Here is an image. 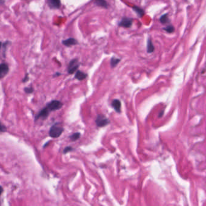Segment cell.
<instances>
[{
    "instance_id": "1",
    "label": "cell",
    "mask_w": 206,
    "mask_h": 206,
    "mask_svg": "<svg viewBox=\"0 0 206 206\" xmlns=\"http://www.w3.org/2000/svg\"><path fill=\"white\" fill-rule=\"evenodd\" d=\"M63 131V128L59 125V123H56L50 128L49 131V135L53 138H58L62 134Z\"/></svg>"
},
{
    "instance_id": "2",
    "label": "cell",
    "mask_w": 206,
    "mask_h": 206,
    "mask_svg": "<svg viewBox=\"0 0 206 206\" xmlns=\"http://www.w3.org/2000/svg\"><path fill=\"white\" fill-rule=\"evenodd\" d=\"M96 125L99 127H103L110 123V120L103 115H97L96 119Z\"/></svg>"
},
{
    "instance_id": "3",
    "label": "cell",
    "mask_w": 206,
    "mask_h": 206,
    "mask_svg": "<svg viewBox=\"0 0 206 206\" xmlns=\"http://www.w3.org/2000/svg\"><path fill=\"white\" fill-rule=\"evenodd\" d=\"M62 107V104L61 103V102L58 100L52 101L50 103H49L47 105V107L50 110V112L59 110Z\"/></svg>"
},
{
    "instance_id": "4",
    "label": "cell",
    "mask_w": 206,
    "mask_h": 206,
    "mask_svg": "<svg viewBox=\"0 0 206 206\" xmlns=\"http://www.w3.org/2000/svg\"><path fill=\"white\" fill-rule=\"evenodd\" d=\"M79 66V63L78 62L77 59H73L69 63L68 67V72L70 74L74 73Z\"/></svg>"
},
{
    "instance_id": "5",
    "label": "cell",
    "mask_w": 206,
    "mask_h": 206,
    "mask_svg": "<svg viewBox=\"0 0 206 206\" xmlns=\"http://www.w3.org/2000/svg\"><path fill=\"white\" fill-rule=\"evenodd\" d=\"M132 19L131 18H123L121 21L119 23V25L125 28H130L132 24Z\"/></svg>"
},
{
    "instance_id": "6",
    "label": "cell",
    "mask_w": 206,
    "mask_h": 206,
    "mask_svg": "<svg viewBox=\"0 0 206 206\" xmlns=\"http://www.w3.org/2000/svg\"><path fill=\"white\" fill-rule=\"evenodd\" d=\"M49 112L50 110L48 109V108L46 107L44 109H42L39 113L38 114V115H37L36 118H35V120H37L38 119L42 118V119H46L48 116L49 115Z\"/></svg>"
},
{
    "instance_id": "7",
    "label": "cell",
    "mask_w": 206,
    "mask_h": 206,
    "mask_svg": "<svg viewBox=\"0 0 206 206\" xmlns=\"http://www.w3.org/2000/svg\"><path fill=\"white\" fill-rule=\"evenodd\" d=\"M9 72V66L6 63H1L0 66V78L3 79Z\"/></svg>"
},
{
    "instance_id": "8",
    "label": "cell",
    "mask_w": 206,
    "mask_h": 206,
    "mask_svg": "<svg viewBox=\"0 0 206 206\" xmlns=\"http://www.w3.org/2000/svg\"><path fill=\"white\" fill-rule=\"evenodd\" d=\"M48 4L52 9H59L61 6L60 0H48Z\"/></svg>"
},
{
    "instance_id": "9",
    "label": "cell",
    "mask_w": 206,
    "mask_h": 206,
    "mask_svg": "<svg viewBox=\"0 0 206 206\" xmlns=\"http://www.w3.org/2000/svg\"><path fill=\"white\" fill-rule=\"evenodd\" d=\"M112 106L117 113H120L121 111V103L119 99L113 100L112 102Z\"/></svg>"
},
{
    "instance_id": "10",
    "label": "cell",
    "mask_w": 206,
    "mask_h": 206,
    "mask_svg": "<svg viewBox=\"0 0 206 206\" xmlns=\"http://www.w3.org/2000/svg\"><path fill=\"white\" fill-rule=\"evenodd\" d=\"M62 44L67 47H71L72 45H76L77 44V42L74 38H69L62 41Z\"/></svg>"
},
{
    "instance_id": "11",
    "label": "cell",
    "mask_w": 206,
    "mask_h": 206,
    "mask_svg": "<svg viewBox=\"0 0 206 206\" xmlns=\"http://www.w3.org/2000/svg\"><path fill=\"white\" fill-rule=\"evenodd\" d=\"M87 77V74L81 71V70H77L75 74L76 79H77L78 80H81V81L84 80L85 79H86Z\"/></svg>"
},
{
    "instance_id": "12",
    "label": "cell",
    "mask_w": 206,
    "mask_h": 206,
    "mask_svg": "<svg viewBox=\"0 0 206 206\" xmlns=\"http://www.w3.org/2000/svg\"><path fill=\"white\" fill-rule=\"evenodd\" d=\"M94 3L104 8H108V3L105 0H95Z\"/></svg>"
},
{
    "instance_id": "13",
    "label": "cell",
    "mask_w": 206,
    "mask_h": 206,
    "mask_svg": "<svg viewBox=\"0 0 206 206\" xmlns=\"http://www.w3.org/2000/svg\"><path fill=\"white\" fill-rule=\"evenodd\" d=\"M133 10L135 12H136V13L137 14V15L139 16V17H142L143 15H144V14H145V12L144 10L138 8V7L137 6H134V8H133Z\"/></svg>"
},
{
    "instance_id": "14",
    "label": "cell",
    "mask_w": 206,
    "mask_h": 206,
    "mask_svg": "<svg viewBox=\"0 0 206 206\" xmlns=\"http://www.w3.org/2000/svg\"><path fill=\"white\" fill-rule=\"evenodd\" d=\"M154 50V47L153 45L152 42L151 40L150 39L147 40V51L148 53H152Z\"/></svg>"
},
{
    "instance_id": "15",
    "label": "cell",
    "mask_w": 206,
    "mask_h": 206,
    "mask_svg": "<svg viewBox=\"0 0 206 206\" xmlns=\"http://www.w3.org/2000/svg\"><path fill=\"white\" fill-rule=\"evenodd\" d=\"M160 22L163 24H167L169 22V20L168 19V15L167 14H165V15H163L160 19Z\"/></svg>"
},
{
    "instance_id": "16",
    "label": "cell",
    "mask_w": 206,
    "mask_h": 206,
    "mask_svg": "<svg viewBox=\"0 0 206 206\" xmlns=\"http://www.w3.org/2000/svg\"><path fill=\"white\" fill-rule=\"evenodd\" d=\"M120 59H117L115 57H112L111 59V66L112 68H114L116 67L117 64L120 62Z\"/></svg>"
},
{
    "instance_id": "17",
    "label": "cell",
    "mask_w": 206,
    "mask_h": 206,
    "mask_svg": "<svg viewBox=\"0 0 206 206\" xmlns=\"http://www.w3.org/2000/svg\"><path fill=\"white\" fill-rule=\"evenodd\" d=\"M163 30H165L166 31H167V33H172L175 30V28H174V27L172 25H169L166 27H165L164 28H163Z\"/></svg>"
},
{
    "instance_id": "18",
    "label": "cell",
    "mask_w": 206,
    "mask_h": 206,
    "mask_svg": "<svg viewBox=\"0 0 206 206\" xmlns=\"http://www.w3.org/2000/svg\"><path fill=\"white\" fill-rule=\"evenodd\" d=\"M80 136H81V134L79 133H74L73 134H72V136H70V138L71 140L74 142V141L77 140V139H79Z\"/></svg>"
},
{
    "instance_id": "19",
    "label": "cell",
    "mask_w": 206,
    "mask_h": 206,
    "mask_svg": "<svg viewBox=\"0 0 206 206\" xmlns=\"http://www.w3.org/2000/svg\"><path fill=\"white\" fill-rule=\"evenodd\" d=\"M24 90L27 94H31L33 92V89L32 88H25L24 89Z\"/></svg>"
},
{
    "instance_id": "20",
    "label": "cell",
    "mask_w": 206,
    "mask_h": 206,
    "mask_svg": "<svg viewBox=\"0 0 206 206\" xmlns=\"http://www.w3.org/2000/svg\"><path fill=\"white\" fill-rule=\"evenodd\" d=\"M73 150V149L71 146H67L64 149V150H63V153L66 154V153H68V152H70L71 151H72Z\"/></svg>"
},
{
    "instance_id": "21",
    "label": "cell",
    "mask_w": 206,
    "mask_h": 206,
    "mask_svg": "<svg viewBox=\"0 0 206 206\" xmlns=\"http://www.w3.org/2000/svg\"><path fill=\"white\" fill-rule=\"evenodd\" d=\"M6 130H7L6 127L5 126H4L3 124H1V131L2 133H3V132H5L6 131Z\"/></svg>"
},
{
    "instance_id": "22",
    "label": "cell",
    "mask_w": 206,
    "mask_h": 206,
    "mask_svg": "<svg viewBox=\"0 0 206 206\" xmlns=\"http://www.w3.org/2000/svg\"><path fill=\"white\" fill-rule=\"evenodd\" d=\"M28 79H29V78H28V74H26L25 77H24V79L23 80V82H26L27 81H28Z\"/></svg>"
}]
</instances>
